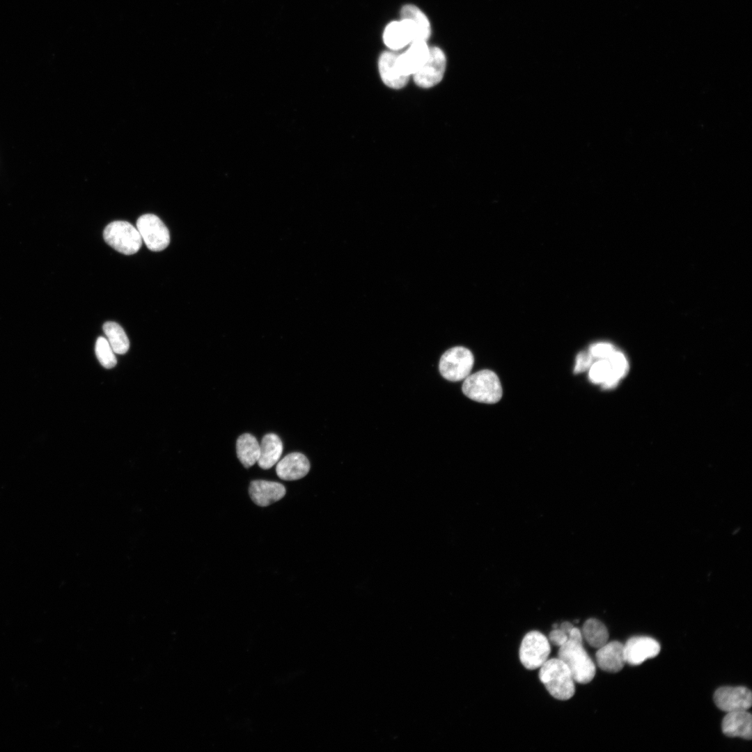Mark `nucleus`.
Segmentation results:
<instances>
[{"mask_svg": "<svg viewBox=\"0 0 752 752\" xmlns=\"http://www.w3.org/2000/svg\"><path fill=\"white\" fill-rule=\"evenodd\" d=\"M613 375L620 380L628 371V363L624 354L615 350L608 358Z\"/></svg>", "mask_w": 752, "mask_h": 752, "instance_id": "393cba45", "label": "nucleus"}, {"mask_svg": "<svg viewBox=\"0 0 752 752\" xmlns=\"http://www.w3.org/2000/svg\"><path fill=\"white\" fill-rule=\"evenodd\" d=\"M593 357L589 352H581L576 358V365L574 366V373H582L587 369H589L593 363Z\"/></svg>", "mask_w": 752, "mask_h": 752, "instance_id": "bb28decb", "label": "nucleus"}, {"mask_svg": "<svg viewBox=\"0 0 752 752\" xmlns=\"http://www.w3.org/2000/svg\"><path fill=\"white\" fill-rule=\"evenodd\" d=\"M310 470L308 458L301 453H291L276 463V472L284 480H295L306 476Z\"/></svg>", "mask_w": 752, "mask_h": 752, "instance_id": "ddd939ff", "label": "nucleus"}, {"mask_svg": "<svg viewBox=\"0 0 752 752\" xmlns=\"http://www.w3.org/2000/svg\"><path fill=\"white\" fill-rule=\"evenodd\" d=\"M722 732L730 737L751 739L752 737V717L746 710L728 712L721 723Z\"/></svg>", "mask_w": 752, "mask_h": 752, "instance_id": "4468645a", "label": "nucleus"}, {"mask_svg": "<svg viewBox=\"0 0 752 752\" xmlns=\"http://www.w3.org/2000/svg\"><path fill=\"white\" fill-rule=\"evenodd\" d=\"M136 228L146 246L152 251L166 249L170 242L169 231L156 215L146 214L136 221Z\"/></svg>", "mask_w": 752, "mask_h": 752, "instance_id": "0eeeda50", "label": "nucleus"}, {"mask_svg": "<svg viewBox=\"0 0 752 752\" xmlns=\"http://www.w3.org/2000/svg\"><path fill=\"white\" fill-rule=\"evenodd\" d=\"M589 379L594 384H601L604 389L615 387L619 380L614 377L607 359H599L589 368Z\"/></svg>", "mask_w": 752, "mask_h": 752, "instance_id": "4be33fe9", "label": "nucleus"}, {"mask_svg": "<svg viewBox=\"0 0 752 752\" xmlns=\"http://www.w3.org/2000/svg\"><path fill=\"white\" fill-rule=\"evenodd\" d=\"M95 350L96 357L103 367L111 368L116 366L117 361L114 352L107 339L102 336L97 338Z\"/></svg>", "mask_w": 752, "mask_h": 752, "instance_id": "b1692460", "label": "nucleus"}, {"mask_svg": "<svg viewBox=\"0 0 752 752\" xmlns=\"http://www.w3.org/2000/svg\"><path fill=\"white\" fill-rule=\"evenodd\" d=\"M397 56L393 51H385L379 59V71L383 82L395 89L405 86L409 79L399 72L395 63Z\"/></svg>", "mask_w": 752, "mask_h": 752, "instance_id": "dca6fc26", "label": "nucleus"}, {"mask_svg": "<svg viewBox=\"0 0 752 752\" xmlns=\"http://www.w3.org/2000/svg\"><path fill=\"white\" fill-rule=\"evenodd\" d=\"M714 700L720 710L727 712L747 710L752 704V694L746 687H723L714 692Z\"/></svg>", "mask_w": 752, "mask_h": 752, "instance_id": "1a4fd4ad", "label": "nucleus"}, {"mask_svg": "<svg viewBox=\"0 0 752 752\" xmlns=\"http://www.w3.org/2000/svg\"><path fill=\"white\" fill-rule=\"evenodd\" d=\"M462 389L466 396L479 402L493 404L502 397L500 380L490 370H482L469 375L464 379Z\"/></svg>", "mask_w": 752, "mask_h": 752, "instance_id": "7ed1b4c3", "label": "nucleus"}, {"mask_svg": "<svg viewBox=\"0 0 752 752\" xmlns=\"http://www.w3.org/2000/svg\"><path fill=\"white\" fill-rule=\"evenodd\" d=\"M383 40L389 49L398 50L414 42V35L409 25L400 19L391 22L386 26Z\"/></svg>", "mask_w": 752, "mask_h": 752, "instance_id": "a211bd4d", "label": "nucleus"}, {"mask_svg": "<svg viewBox=\"0 0 752 752\" xmlns=\"http://www.w3.org/2000/svg\"><path fill=\"white\" fill-rule=\"evenodd\" d=\"M249 492L252 501L264 507L281 499L285 494V488L278 482L257 480L251 483Z\"/></svg>", "mask_w": 752, "mask_h": 752, "instance_id": "f8f14e48", "label": "nucleus"}, {"mask_svg": "<svg viewBox=\"0 0 752 752\" xmlns=\"http://www.w3.org/2000/svg\"><path fill=\"white\" fill-rule=\"evenodd\" d=\"M595 657L598 666L609 673L619 672L626 663L624 645L618 641L607 642L597 649Z\"/></svg>", "mask_w": 752, "mask_h": 752, "instance_id": "2eb2a0df", "label": "nucleus"}, {"mask_svg": "<svg viewBox=\"0 0 752 752\" xmlns=\"http://www.w3.org/2000/svg\"><path fill=\"white\" fill-rule=\"evenodd\" d=\"M574 627L573 625L569 622H563L560 625V629L569 635L570 631Z\"/></svg>", "mask_w": 752, "mask_h": 752, "instance_id": "c85d7f7f", "label": "nucleus"}, {"mask_svg": "<svg viewBox=\"0 0 752 752\" xmlns=\"http://www.w3.org/2000/svg\"><path fill=\"white\" fill-rule=\"evenodd\" d=\"M103 331L113 351L118 354L127 352L130 347L128 338L123 329L114 322H107L103 325Z\"/></svg>", "mask_w": 752, "mask_h": 752, "instance_id": "5701e85b", "label": "nucleus"}, {"mask_svg": "<svg viewBox=\"0 0 752 752\" xmlns=\"http://www.w3.org/2000/svg\"><path fill=\"white\" fill-rule=\"evenodd\" d=\"M446 65L444 52L437 47H430L428 59L420 69L413 75L414 81L421 88H430L440 82L444 77Z\"/></svg>", "mask_w": 752, "mask_h": 752, "instance_id": "6e6552de", "label": "nucleus"}, {"mask_svg": "<svg viewBox=\"0 0 752 752\" xmlns=\"http://www.w3.org/2000/svg\"><path fill=\"white\" fill-rule=\"evenodd\" d=\"M283 449V443L277 434H265L260 444V455L257 461L258 466L263 469L272 468L278 462Z\"/></svg>", "mask_w": 752, "mask_h": 752, "instance_id": "6ab92c4d", "label": "nucleus"}, {"mask_svg": "<svg viewBox=\"0 0 752 752\" xmlns=\"http://www.w3.org/2000/svg\"><path fill=\"white\" fill-rule=\"evenodd\" d=\"M400 19L404 20L411 28L414 35V41H426L431 34L430 22L426 15L416 6L407 4L400 11Z\"/></svg>", "mask_w": 752, "mask_h": 752, "instance_id": "f3484780", "label": "nucleus"}, {"mask_svg": "<svg viewBox=\"0 0 752 752\" xmlns=\"http://www.w3.org/2000/svg\"><path fill=\"white\" fill-rule=\"evenodd\" d=\"M568 634L560 628H554L549 634V641L555 646L561 647L568 639Z\"/></svg>", "mask_w": 752, "mask_h": 752, "instance_id": "cd10ccee", "label": "nucleus"}, {"mask_svg": "<svg viewBox=\"0 0 752 752\" xmlns=\"http://www.w3.org/2000/svg\"><path fill=\"white\" fill-rule=\"evenodd\" d=\"M581 632L582 637L593 648L598 649L608 642V630L606 626L597 619H588Z\"/></svg>", "mask_w": 752, "mask_h": 752, "instance_id": "412c9836", "label": "nucleus"}, {"mask_svg": "<svg viewBox=\"0 0 752 752\" xmlns=\"http://www.w3.org/2000/svg\"><path fill=\"white\" fill-rule=\"evenodd\" d=\"M539 668V678L551 696L566 700L574 696V678L567 665L559 658L547 659Z\"/></svg>", "mask_w": 752, "mask_h": 752, "instance_id": "f03ea898", "label": "nucleus"}, {"mask_svg": "<svg viewBox=\"0 0 752 752\" xmlns=\"http://www.w3.org/2000/svg\"><path fill=\"white\" fill-rule=\"evenodd\" d=\"M659 652V643L650 637H632L624 645L625 662L634 666L656 657Z\"/></svg>", "mask_w": 752, "mask_h": 752, "instance_id": "9d476101", "label": "nucleus"}, {"mask_svg": "<svg viewBox=\"0 0 752 752\" xmlns=\"http://www.w3.org/2000/svg\"><path fill=\"white\" fill-rule=\"evenodd\" d=\"M429 53L430 47L426 41L411 42L405 52L398 54L395 63L399 72L405 76L413 75L425 63Z\"/></svg>", "mask_w": 752, "mask_h": 752, "instance_id": "9b49d317", "label": "nucleus"}, {"mask_svg": "<svg viewBox=\"0 0 752 752\" xmlns=\"http://www.w3.org/2000/svg\"><path fill=\"white\" fill-rule=\"evenodd\" d=\"M551 647L547 638L538 631L527 633L519 648V659L528 670L539 668L547 659Z\"/></svg>", "mask_w": 752, "mask_h": 752, "instance_id": "423d86ee", "label": "nucleus"}, {"mask_svg": "<svg viewBox=\"0 0 752 752\" xmlns=\"http://www.w3.org/2000/svg\"><path fill=\"white\" fill-rule=\"evenodd\" d=\"M474 358L467 348L457 346L446 350L441 357L439 370L447 380L457 382L464 379L473 366Z\"/></svg>", "mask_w": 752, "mask_h": 752, "instance_id": "39448f33", "label": "nucleus"}, {"mask_svg": "<svg viewBox=\"0 0 752 752\" xmlns=\"http://www.w3.org/2000/svg\"><path fill=\"white\" fill-rule=\"evenodd\" d=\"M582 634L577 627L570 631L568 639L559 647L558 658L570 669L574 682H590L595 675V666L582 645Z\"/></svg>", "mask_w": 752, "mask_h": 752, "instance_id": "f257e3e1", "label": "nucleus"}, {"mask_svg": "<svg viewBox=\"0 0 752 752\" xmlns=\"http://www.w3.org/2000/svg\"><path fill=\"white\" fill-rule=\"evenodd\" d=\"M237 455L244 467L249 468L257 462L260 455V444L256 438L249 433L240 435L236 442Z\"/></svg>", "mask_w": 752, "mask_h": 752, "instance_id": "aec40b11", "label": "nucleus"}, {"mask_svg": "<svg viewBox=\"0 0 752 752\" xmlns=\"http://www.w3.org/2000/svg\"><path fill=\"white\" fill-rule=\"evenodd\" d=\"M103 237L110 246L125 255L136 253L142 244L137 228L123 221L109 224L104 230Z\"/></svg>", "mask_w": 752, "mask_h": 752, "instance_id": "20e7f679", "label": "nucleus"}, {"mask_svg": "<svg viewBox=\"0 0 752 752\" xmlns=\"http://www.w3.org/2000/svg\"><path fill=\"white\" fill-rule=\"evenodd\" d=\"M615 350V347L610 343H597L590 347L588 352L593 358L603 359H607Z\"/></svg>", "mask_w": 752, "mask_h": 752, "instance_id": "a878e982", "label": "nucleus"}]
</instances>
